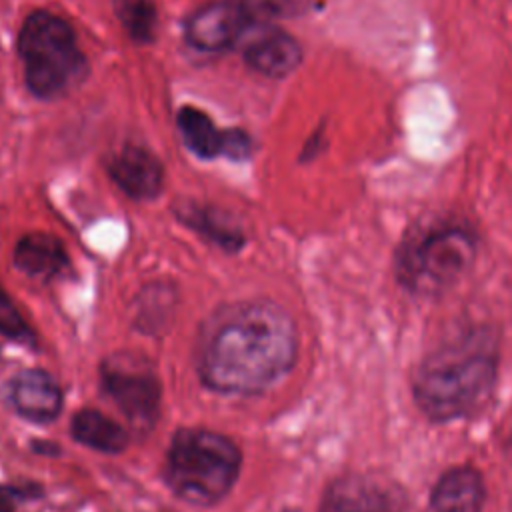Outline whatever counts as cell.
I'll use <instances>...</instances> for the list:
<instances>
[{
    "label": "cell",
    "mask_w": 512,
    "mask_h": 512,
    "mask_svg": "<svg viewBox=\"0 0 512 512\" xmlns=\"http://www.w3.org/2000/svg\"><path fill=\"white\" fill-rule=\"evenodd\" d=\"M318 512H408V502L386 478L350 472L326 486Z\"/></svg>",
    "instance_id": "52a82bcc"
},
{
    "label": "cell",
    "mask_w": 512,
    "mask_h": 512,
    "mask_svg": "<svg viewBox=\"0 0 512 512\" xmlns=\"http://www.w3.org/2000/svg\"><path fill=\"white\" fill-rule=\"evenodd\" d=\"M486 484L478 468L452 466L436 480L428 500V512H482Z\"/></svg>",
    "instance_id": "7c38bea8"
},
{
    "label": "cell",
    "mask_w": 512,
    "mask_h": 512,
    "mask_svg": "<svg viewBox=\"0 0 512 512\" xmlns=\"http://www.w3.org/2000/svg\"><path fill=\"white\" fill-rule=\"evenodd\" d=\"M30 448H32L36 454H40V456H50V458H54V456H58V454L62 452V448H60L56 442L46 440V438H34V440L30 442Z\"/></svg>",
    "instance_id": "603a6c76"
},
{
    "label": "cell",
    "mask_w": 512,
    "mask_h": 512,
    "mask_svg": "<svg viewBox=\"0 0 512 512\" xmlns=\"http://www.w3.org/2000/svg\"><path fill=\"white\" fill-rule=\"evenodd\" d=\"M178 290L170 280H154L134 296L132 326L146 336H160L174 320Z\"/></svg>",
    "instance_id": "2e32d148"
},
{
    "label": "cell",
    "mask_w": 512,
    "mask_h": 512,
    "mask_svg": "<svg viewBox=\"0 0 512 512\" xmlns=\"http://www.w3.org/2000/svg\"><path fill=\"white\" fill-rule=\"evenodd\" d=\"M298 328L274 300H234L214 308L198 326L194 368L218 394H262L296 364Z\"/></svg>",
    "instance_id": "6da1fadb"
},
{
    "label": "cell",
    "mask_w": 512,
    "mask_h": 512,
    "mask_svg": "<svg viewBox=\"0 0 512 512\" xmlns=\"http://www.w3.org/2000/svg\"><path fill=\"white\" fill-rule=\"evenodd\" d=\"M68 432L76 444L100 454L116 456L130 446V432L92 406H84L72 414Z\"/></svg>",
    "instance_id": "9a60e30c"
},
{
    "label": "cell",
    "mask_w": 512,
    "mask_h": 512,
    "mask_svg": "<svg viewBox=\"0 0 512 512\" xmlns=\"http://www.w3.org/2000/svg\"><path fill=\"white\" fill-rule=\"evenodd\" d=\"M0 336L8 338L22 346H36V332L30 328L26 318L22 316L20 308L14 304L12 296L0 282Z\"/></svg>",
    "instance_id": "ffe728a7"
},
{
    "label": "cell",
    "mask_w": 512,
    "mask_h": 512,
    "mask_svg": "<svg viewBox=\"0 0 512 512\" xmlns=\"http://www.w3.org/2000/svg\"><path fill=\"white\" fill-rule=\"evenodd\" d=\"M508 448H510V452H512V434H510V438H508Z\"/></svg>",
    "instance_id": "cb8c5ba5"
},
{
    "label": "cell",
    "mask_w": 512,
    "mask_h": 512,
    "mask_svg": "<svg viewBox=\"0 0 512 512\" xmlns=\"http://www.w3.org/2000/svg\"><path fill=\"white\" fill-rule=\"evenodd\" d=\"M28 90L38 98H54L72 88L86 70L70 22L50 10L30 12L18 34Z\"/></svg>",
    "instance_id": "5b68a950"
},
{
    "label": "cell",
    "mask_w": 512,
    "mask_h": 512,
    "mask_svg": "<svg viewBox=\"0 0 512 512\" xmlns=\"http://www.w3.org/2000/svg\"><path fill=\"white\" fill-rule=\"evenodd\" d=\"M12 264L34 280H54L70 266L64 242L50 232H26L12 250Z\"/></svg>",
    "instance_id": "5bb4252c"
},
{
    "label": "cell",
    "mask_w": 512,
    "mask_h": 512,
    "mask_svg": "<svg viewBox=\"0 0 512 512\" xmlns=\"http://www.w3.org/2000/svg\"><path fill=\"white\" fill-rule=\"evenodd\" d=\"M242 462V450L230 436L202 426H186L170 438L162 476L176 498L210 508L232 492Z\"/></svg>",
    "instance_id": "277c9868"
},
{
    "label": "cell",
    "mask_w": 512,
    "mask_h": 512,
    "mask_svg": "<svg viewBox=\"0 0 512 512\" xmlns=\"http://www.w3.org/2000/svg\"><path fill=\"white\" fill-rule=\"evenodd\" d=\"M498 338L492 328L468 326L438 344L412 376L418 410L432 422H450L476 412L498 380Z\"/></svg>",
    "instance_id": "7a4b0ae2"
},
{
    "label": "cell",
    "mask_w": 512,
    "mask_h": 512,
    "mask_svg": "<svg viewBox=\"0 0 512 512\" xmlns=\"http://www.w3.org/2000/svg\"><path fill=\"white\" fill-rule=\"evenodd\" d=\"M252 24H270L294 18L308 10L310 0H236Z\"/></svg>",
    "instance_id": "d6986e66"
},
{
    "label": "cell",
    "mask_w": 512,
    "mask_h": 512,
    "mask_svg": "<svg viewBox=\"0 0 512 512\" xmlns=\"http://www.w3.org/2000/svg\"><path fill=\"white\" fill-rule=\"evenodd\" d=\"M174 216L180 224L226 254H236L246 246V234L242 228L220 208L194 200H180L174 204Z\"/></svg>",
    "instance_id": "4fadbf2b"
},
{
    "label": "cell",
    "mask_w": 512,
    "mask_h": 512,
    "mask_svg": "<svg viewBox=\"0 0 512 512\" xmlns=\"http://www.w3.org/2000/svg\"><path fill=\"white\" fill-rule=\"evenodd\" d=\"M284 512H296V510H292V508H286V510H284Z\"/></svg>",
    "instance_id": "d4e9b609"
},
{
    "label": "cell",
    "mask_w": 512,
    "mask_h": 512,
    "mask_svg": "<svg viewBox=\"0 0 512 512\" xmlns=\"http://www.w3.org/2000/svg\"><path fill=\"white\" fill-rule=\"evenodd\" d=\"M252 22L236 0H214L200 6L184 26L190 46L202 52H222L238 44Z\"/></svg>",
    "instance_id": "ba28073f"
},
{
    "label": "cell",
    "mask_w": 512,
    "mask_h": 512,
    "mask_svg": "<svg viewBox=\"0 0 512 512\" xmlns=\"http://www.w3.org/2000/svg\"><path fill=\"white\" fill-rule=\"evenodd\" d=\"M244 60L254 72L280 80L300 66L302 46L292 34L266 24L264 30L256 32V36L248 40Z\"/></svg>",
    "instance_id": "8fae6325"
},
{
    "label": "cell",
    "mask_w": 512,
    "mask_h": 512,
    "mask_svg": "<svg viewBox=\"0 0 512 512\" xmlns=\"http://www.w3.org/2000/svg\"><path fill=\"white\" fill-rule=\"evenodd\" d=\"M478 248V232L462 218H434L418 224L396 248V282L418 298L442 296L470 272Z\"/></svg>",
    "instance_id": "3957f363"
},
{
    "label": "cell",
    "mask_w": 512,
    "mask_h": 512,
    "mask_svg": "<svg viewBox=\"0 0 512 512\" xmlns=\"http://www.w3.org/2000/svg\"><path fill=\"white\" fill-rule=\"evenodd\" d=\"M42 494L40 484H6L0 486V512H16V502L38 498Z\"/></svg>",
    "instance_id": "44dd1931"
},
{
    "label": "cell",
    "mask_w": 512,
    "mask_h": 512,
    "mask_svg": "<svg viewBox=\"0 0 512 512\" xmlns=\"http://www.w3.org/2000/svg\"><path fill=\"white\" fill-rule=\"evenodd\" d=\"M0 356H2V346H0Z\"/></svg>",
    "instance_id": "484cf974"
},
{
    "label": "cell",
    "mask_w": 512,
    "mask_h": 512,
    "mask_svg": "<svg viewBox=\"0 0 512 512\" xmlns=\"http://www.w3.org/2000/svg\"><path fill=\"white\" fill-rule=\"evenodd\" d=\"M6 400L20 418L46 426L60 416L64 392L48 370L22 368L6 382Z\"/></svg>",
    "instance_id": "9c48e42d"
},
{
    "label": "cell",
    "mask_w": 512,
    "mask_h": 512,
    "mask_svg": "<svg viewBox=\"0 0 512 512\" xmlns=\"http://www.w3.org/2000/svg\"><path fill=\"white\" fill-rule=\"evenodd\" d=\"M114 12L132 40L148 44L154 40L158 12L152 0H114Z\"/></svg>",
    "instance_id": "ac0fdd59"
},
{
    "label": "cell",
    "mask_w": 512,
    "mask_h": 512,
    "mask_svg": "<svg viewBox=\"0 0 512 512\" xmlns=\"http://www.w3.org/2000/svg\"><path fill=\"white\" fill-rule=\"evenodd\" d=\"M110 180L132 200L148 202L164 190V166L144 146L126 144L106 162Z\"/></svg>",
    "instance_id": "30bf717a"
},
{
    "label": "cell",
    "mask_w": 512,
    "mask_h": 512,
    "mask_svg": "<svg viewBox=\"0 0 512 512\" xmlns=\"http://www.w3.org/2000/svg\"><path fill=\"white\" fill-rule=\"evenodd\" d=\"M324 144H326V140H324V128L318 126V130L306 140V144H304V148H302V154H300V160H302V162H308V160L316 158V156L320 154V150L324 148Z\"/></svg>",
    "instance_id": "7402d4cb"
},
{
    "label": "cell",
    "mask_w": 512,
    "mask_h": 512,
    "mask_svg": "<svg viewBox=\"0 0 512 512\" xmlns=\"http://www.w3.org/2000/svg\"><path fill=\"white\" fill-rule=\"evenodd\" d=\"M176 126L186 148L198 158L212 160L224 156L228 130H220L204 110L182 106L176 116Z\"/></svg>",
    "instance_id": "e0dca14e"
},
{
    "label": "cell",
    "mask_w": 512,
    "mask_h": 512,
    "mask_svg": "<svg viewBox=\"0 0 512 512\" xmlns=\"http://www.w3.org/2000/svg\"><path fill=\"white\" fill-rule=\"evenodd\" d=\"M98 386L138 434H148L162 406V382L154 364L138 354L118 350L100 360Z\"/></svg>",
    "instance_id": "8992f818"
}]
</instances>
